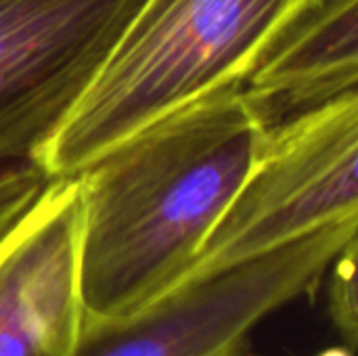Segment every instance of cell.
<instances>
[{
	"mask_svg": "<svg viewBox=\"0 0 358 356\" xmlns=\"http://www.w3.org/2000/svg\"><path fill=\"white\" fill-rule=\"evenodd\" d=\"M266 134L233 84L141 128L76 176L86 325L132 317L191 273Z\"/></svg>",
	"mask_w": 358,
	"mask_h": 356,
	"instance_id": "1",
	"label": "cell"
},
{
	"mask_svg": "<svg viewBox=\"0 0 358 356\" xmlns=\"http://www.w3.org/2000/svg\"><path fill=\"white\" fill-rule=\"evenodd\" d=\"M321 2L145 0L57 132L48 174L73 178L155 120L243 84Z\"/></svg>",
	"mask_w": 358,
	"mask_h": 356,
	"instance_id": "2",
	"label": "cell"
},
{
	"mask_svg": "<svg viewBox=\"0 0 358 356\" xmlns=\"http://www.w3.org/2000/svg\"><path fill=\"white\" fill-rule=\"evenodd\" d=\"M145 0H0V237L52 180L48 149Z\"/></svg>",
	"mask_w": 358,
	"mask_h": 356,
	"instance_id": "3",
	"label": "cell"
},
{
	"mask_svg": "<svg viewBox=\"0 0 358 356\" xmlns=\"http://www.w3.org/2000/svg\"><path fill=\"white\" fill-rule=\"evenodd\" d=\"M358 218L336 220L262 254L195 273L132 317L84 325L76 356H258L252 332L313 294Z\"/></svg>",
	"mask_w": 358,
	"mask_h": 356,
	"instance_id": "4",
	"label": "cell"
},
{
	"mask_svg": "<svg viewBox=\"0 0 358 356\" xmlns=\"http://www.w3.org/2000/svg\"><path fill=\"white\" fill-rule=\"evenodd\" d=\"M357 157V90L271 128L189 275L262 254L323 225L358 218Z\"/></svg>",
	"mask_w": 358,
	"mask_h": 356,
	"instance_id": "5",
	"label": "cell"
},
{
	"mask_svg": "<svg viewBox=\"0 0 358 356\" xmlns=\"http://www.w3.org/2000/svg\"><path fill=\"white\" fill-rule=\"evenodd\" d=\"M80 225V183L59 178L0 237V356H76Z\"/></svg>",
	"mask_w": 358,
	"mask_h": 356,
	"instance_id": "6",
	"label": "cell"
},
{
	"mask_svg": "<svg viewBox=\"0 0 358 356\" xmlns=\"http://www.w3.org/2000/svg\"><path fill=\"white\" fill-rule=\"evenodd\" d=\"M358 82V0H323L302 17L241 84L271 130L325 105Z\"/></svg>",
	"mask_w": 358,
	"mask_h": 356,
	"instance_id": "7",
	"label": "cell"
},
{
	"mask_svg": "<svg viewBox=\"0 0 358 356\" xmlns=\"http://www.w3.org/2000/svg\"><path fill=\"white\" fill-rule=\"evenodd\" d=\"M329 315L352 348L357 344V239H352L329 266Z\"/></svg>",
	"mask_w": 358,
	"mask_h": 356,
	"instance_id": "8",
	"label": "cell"
},
{
	"mask_svg": "<svg viewBox=\"0 0 358 356\" xmlns=\"http://www.w3.org/2000/svg\"><path fill=\"white\" fill-rule=\"evenodd\" d=\"M327 356H350L348 353H344V350H336V353H329Z\"/></svg>",
	"mask_w": 358,
	"mask_h": 356,
	"instance_id": "9",
	"label": "cell"
}]
</instances>
